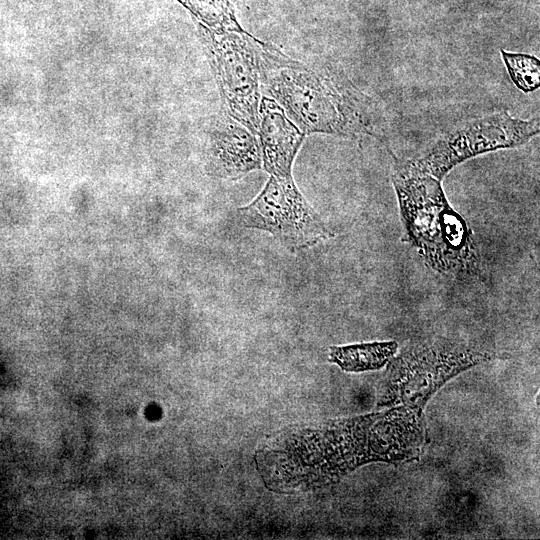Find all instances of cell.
<instances>
[{"label":"cell","mask_w":540,"mask_h":540,"mask_svg":"<svg viewBox=\"0 0 540 540\" xmlns=\"http://www.w3.org/2000/svg\"><path fill=\"white\" fill-rule=\"evenodd\" d=\"M513 84L522 92L530 93L540 87V61L532 54L500 50Z\"/></svg>","instance_id":"cell-12"},{"label":"cell","mask_w":540,"mask_h":540,"mask_svg":"<svg viewBox=\"0 0 540 540\" xmlns=\"http://www.w3.org/2000/svg\"><path fill=\"white\" fill-rule=\"evenodd\" d=\"M198 23L216 31L245 32L239 25L235 10L228 0H178Z\"/></svg>","instance_id":"cell-11"},{"label":"cell","mask_w":540,"mask_h":540,"mask_svg":"<svg viewBox=\"0 0 540 540\" xmlns=\"http://www.w3.org/2000/svg\"><path fill=\"white\" fill-rule=\"evenodd\" d=\"M539 132L538 117L522 119L508 111H498L456 125L413 158L397 162L395 166L442 181L457 165L489 152L519 147Z\"/></svg>","instance_id":"cell-5"},{"label":"cell","mask_w":540,"mask_h":540,"mask_svg":"<svg viewBox=\"0 0 540 540\" xmlns=\"http://www.w3.org/2000/svg\"><path fill=\"white\" fill-rule=\"evenodd\" d=\"M419 414L404 406L329 423L292 435L272 450L276 474L284 485L320 482L371 461H402L415 456L423 443Z\"/></svg>","instance_id":"cell-1"},{"label":"cell","mask_w":540,"mask_h":540,"mask_svg":"<svg viewBox=\"0 0 540 540\" xmlns=\"http://www.w3.org/2000/svg\"><path fill=\"white\" fill-rule=\"evenodd\" d=\"M398 345L395 341H379L332 346L329 361L349 372L377 370L384 367L396 354Z\"/></svg>","instance_id":"cell-10"},{"label":"cell","mask_w":540,"mask_h":540,"mask_svg":"<svg viewBox=\"0 0 540 540\" xmlns=\"http://www.w3.org/2000/svg\"><path fill=\"white\" fill-rule=\"evenodd\" d=\"M197 26L225 110L256 136L261 98L253 37L246 32Z\"/></svg>","instance_id":"cell-7"},{"label":"cell","mask_w":540,"mask_h":540,"mask_svg":"<svg viewBox=\"0 0 540 540\" xmlns=\"http://www.w3.org/2000/svg\"><path fill=\"white\" fill-rule=\"evenodd\" d=\"M258 114L262 167L270 175L292 176V165L305 134L270 97L260 99Z\"/></svg>","instance_id":"cell-9"},{"label":"cell","mask_w":540,"mask_h":540,"mask_svg":"<svg viewBox=\"0 0 540 540\" xmlns=\"http://www.w3.org/2000/svg\"><path fill=\"white\" fill-rule=\"evenodd\" d=\"M495 357L489 346L463 339L440 337L411 344L388 362L380 405L404 406L422 414L448 380Z\"/></svg>","instance_id":"cell-4"},{"label":"cell","mask_w":540,"mask_h":540,"mask_svg":"<svg viewBox=\"0 0 540 540\" xmlns=\"http://www.w3.org/2000/svg\"><path fill=\"white\" fill-rule=\"evenodd\" d=\"M237 212L242 226L270 233L293 253L334 236L292 176L270 175L259 195Z\"/></svg>","instance_id":"cell-6"},{"label":"cell","mask_w":540,"mask_h":540,"mask_svg":"<svg viewBox=\"0 0 540 540\" xmlns=\"http://www.w3.org/2000/svg\"><path fill=\"white\" fill-rule=\"evenodd\" d=\"M206 168L214 178L231 180L261 169L262 155L256 136L232 118L222 120L212 130Z\"/></svg>","instance_id":"cell-8"},{"label":"cell","mask_w":540,"mask_h":540,"mask_svg":"<svg viewBox=\"0 0 540 540\" xmlns=\"http://www.w3.org/2000/svg\"><path fill=\"white\" fill-rule=\"evenodd\" d=\"M391 181L396 193L403 239L438 273L466 280L481 275L473 233L449 203L442 181L394 167Z\"/></svg>","instance_id":"cell-3"},{"label":"cell","mask_w":540,"mask_h":540,"mask_svg":"<svg viewBox=\"0 0 540 540\" xmlns=\"http://www.w3.org/2000/svg\"><path fill=\"white\" fill-rule=\"evenodd\" d=\"M261 82L305 134L379 137L387 126L383 106L331 69L309 67L253 37Z\"/></svg>","instance_id":"cell-2"}]
</instances>
